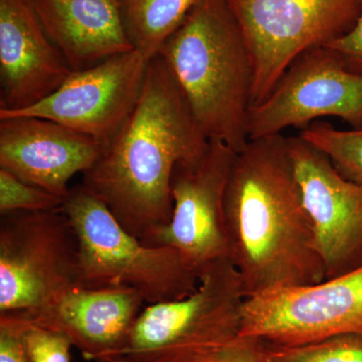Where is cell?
<instances>
[{"label":"cell","mask_w":362,"mask_h":362,"mask_svg":"<svg viewBox=\"0 0 362 362\" xmlns=\"http://www.w3.org/2000/svg\"><path fill=\"white\" fill-rule=\"evenodd\" d=\"M209 144L158 54L149 61L134 109L81 185L145 242L170 221L176 168L199 160Z\"/></svg>","instance_id":"6da1fadb"},{"label":"cell","mask_w":362,"mask_h":362,"mask_svg":"<svg viewBox=\"0 0 362 362\" xmlns=\"http://www.w3.org/2000/svg\"><path fill=\"white\" fill-rule=\"evenodd\" d=\"M225 221L230 259L247 298L325 280L285 136L250 140L235 154Z\"/></svg>","instance_id":"7a4b0ae2"},{"label":"cell","mask_w":362,"mask_h":362,"mask_svg":"<svg viewBox=\"0 0 362 362\" xmlns=\"http://www.w3.org/2000/svg\"><path fill=\"white\" fill-rule=\"evenodd\" d=\"M158 54L204 137L245 149L254 68L228 0H199Z\"/></svg>","instance_id":"3957f363"},{"label":"cell","mask_w":362,"mask_h":362,"mask_svg":"<svg viewBox=\"0 0 362 362\" xmlns=\"http://www.w3.org/2000/svg\"><path fill=\"white\" fill-rule=\"evenodd\" d=\"M62 211L77 237L80 287L129 288L147 305L183 299L197 290L201 275L180 252L143 244L82 185L71 188Z\"/></svg>","instance_id":"277c9868"},{"label":"cell","mask_w":362,"mask_h":362,"mask_svg":"<svg viewBox=\"0 0 362 362\" xmlns=\"http://www.w3.org/2000/svg\"><path fill=\"white\" fill-rule=\"evenodd\" d=\"M246 299L242 279L230 259L214 264L202 274L189 296L144 307L115 356L132 362H176L226 341L239 335Z\"/></svg>","instance_id":"5b68a950"},{"label":"cell","mask_w":362,"mask_h":362,"mask_svg":"<svg viewBox=\"0 0 362 362\" xmlns=\"http://www.w3.org/2000/svg\"><path fill=\"white\" fill-rule=\"evenodd\" d=\"M250 52L252 105L272 92L303 52L325 47L356 28L362 0H228Z\"/></svg>","instance_id":"8992f818"},{"label":"cell","mask_w":362,"mask_h":362,"mask_svg":"<svg viewBox=\"0 0 362 362\" xmlns=\"http://www.w3.org/2000/svg\"><path fill=\"white\" fill-rule=\"evenodd\" d=\"M78 252L63 211L1 214L0 315L33 313L77 287Z\"/></svg>","instance_id":"52a82bcc"},{"label":"cell","mask_w":362,"mask_h":362,"mask_svg":"<svg viewBox=\"0 0 362 362\" xmlns=\"http://www.w3.org/2000/svg\"><path fill=\"white\" fill-rule=\"evenodd\" d=\"M239 334L274 346L362 335V266L316 284L247 298Z\"/></svg>","instance_id":"ba28073f"},{"label":"cell","mask_w":362,"mask_h":362,"mask_svg":"<svg viewBox=\"0 0 362 362\" xmlns=\"http://www.w3.org/2000/svg\"><path fill=\"white\" fill-rule=\"evenodd\" d=\"M338 117L362 130V74L349 71L334 52L318 47L288 66L274 89L247 116L250 140L303 130L317 119Z\"/></svg>","instance_id":"9c48e42d"},{"label":"cell","mask_w":362,"mask_h":362,"mask_svg":"<svg viewBox=\"0 0 362 362\" xmlns=\"http://www.w3.org/2000/svg\"><path fill=\"white\" fill-rule=\"evenodd\" d=\"M235 154L225 143L209 140L199 160L178 165L170 221L143 244L173 247L199 275L230 259L225 195Z\"/></svg>","instance_id":"30bf717a"},{"label":"cell","mask_w":362,"mask_h":362,"mask_svg":"<svg viewBox=\"0 0 362 362\" xmlns=\"http://www.w3.org/2000/svg\"><path fill=\"white\" fill-rule=\"evenodd\" d=\"M148 63L135 49L115 54L89 69L73 71L39 103L23 110H0V117H39L107 144L137 104Z\"/></svg>","instance_id":"8fae6325"},{"label":"cell","mask_w":362,"mask_h":362,"mask_svg":"<svg viewBox=\"0 0 362 362\" xmlns=\"http://www.w3.org/2000/svg\"><path fill=\"white\" fill-rule=\"evenodd\" d=\"M287 148L325 279L362 266V185L343 177L328 156L301 136L287 137Z\"/></svg>","instance_id":"7c38bea8"},{"label":"cell","mask_w":362,"mask_h":362,"mask_svg":"<svg viewBox=\"0 0 362 362\" xmlns=\"http://www.w3.org/2000/svg\"><path fill=\"white\" fill-rule=\"evenodd\" d=\"M106 143L61 124L32 116L0 117V168L65 199L69 182L84 175Z\"/></svg>","instance_id":"4fadbf2b"},{"label":"cell","mask_w":362,"mask_h":362,"mask_svg":"<svg viewBox=\"0 0 362 362\" xmlns=\"http://www.w3.org/2000/svg\"><path fill=\"white\" fill-rule=\"evenodd\" d=\"M71 73L33 0H0V110H23L39 103Z\"/></svg>","instance_id":"5bb4252c"},{"label":"cell","mask_w":362,"mask_h":362,"mask_svg":"<svg viewBox=\"0 0 362 362\" xmlns=\"http://www.w3.org/2000/svg\"><path fill=\"white\" fill-rule=\"evenodd\" d=\"M144 300L129 288L69 290L30 314H13L28 322L62 333L89 361L115 356L125 345Z\"/></svg>","instance_id":"9a60e30c"},{"label":"cell","mask_w":362,"mask_h":362,"mask_svg":"<svg viewBox=\"0 0 362 362\" xmlns=\"http://www.w3.org/2000/svg\"><path fill=\"white\" fill-rule=\"evenodd\" d=\"M45 33L73 71L132 51L118 0H33Z\"/></svg>","instance_id":"2e32d148"},{"label":"cell","mask_w":362,"mask_h":362,"mask_svg":"<svg viewBox=\"0 0 362 362\" xmlns=\"http://www.w3.org/2000/svg\"><path fill=\"white\" fill-rule=\"evenodd\" d=\"M199 0H118L124 30L145 59L158 56Z\"/></svg>","instance_id":"e0dca14e"},{"label":"cell","mask_w":362,"mask_h":362,"mask_svg":"<svg viewBox=\"0 0 362 362\" xmlns=\"http://www.w3.org/2000/svg\"><path fill=\"white\" fill-rule=\"evenodd\" d=\"M299 136L327 156L343 177L362 185V130H338L318 120Z\"/></svg>","instance_id":"ac0fdd59"},{"label":"cell","mask_w":362,"mask_h":362,"mask_svg":"<svg viewBox=\"0 0 362 362\" xmlns=\"http://www.w3.org/2000/svg\"><path fill=\"white\" fill-rule=\"evenodd\" d=\"M263 362H362V335L343 334L296 345L274 346L262 341Z\"/></svg>","instance_id":"d6986e66"},{"label":"cell","mask_w":362,"mask_h":362,"mask_svg":"<svg viewBox=\"0 0 362 362\" xmlns=\"http://www.w3.org/2000/svg\"><path fill=\"white\" fill-rule=\"evenodd\" d=\"M6 317L20 334L28 362H71V340L57 331L40 327L13 314Z\"/></svg>","instance_id":"ffe728a7"},{"label":"cell","mask_w":362,"mask_h":362,"mask_svg":"<svg viewBox=\"0 0 362 362\" xmlns=\"http://www.w3.org/2000/svg\"><path fill=\"white\" fill-rule=\"evenodd\" d=\"M64 199L0 168V213L62 211Z\"/></svg>","instance_id":"44dd1931"},{"label":"cell","mask_w":362,"mask_h":362,"mask_svg":"<svg viewBox=\"0 0 362 362\" xmlns=\"http://www.w3.org/2000/svg\"><path fill=\"white\" fill-rule=\"evenodd\" d=\"M176 362H263L262 341L239 334L226 341L197 350Z\"/></svg>","instance_id":"7402d4cb"},{"label":"cell","mask_w":362,"mask_h":362,"mask_svg":"<svg viewBox=\"0 0 362 362\" xmlns=\"http://www.w3.org/2000/svg\"><path fill=\"white\" fill-rule=\"evenodd\" d=\"M325 47L334 52L349 71L362 74V11L351 32Z\"/></svg>","instance_id":"603a6c76"},{"label":"cell","mask_w":362,"mask_h":362,"mask_svg":"<svg viewBox=\"0 0 362 362\" xmlns=\"http://www.w3.org/2000/svg\"><path fill=\"white\" fill-rule=\"evenodd\" d=\"M0 362H28L14 324L0 316Z\"/></svg>","instance_id":"cb8c5ba5"},{"label":"cell","mask_w":362,"mask_h":362,"mask_svg":"<svg viewBox=\"0 0 362 362\" xmlns=\"http://www.w3.org/2000/svg\"><path fill=\"white\" fill-rule=\"evenodd\" d=\"M96 362H132L128 361V359L124 358L120 356H107L102 357V358L97 359Z\"/></svg>","instance_id":"d4e9b609"}]
</instances>
